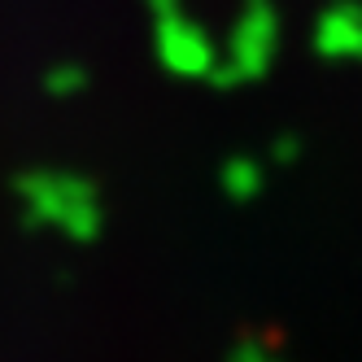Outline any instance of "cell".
I'll list each match as a JSON object with an SVG mask.
<instances>
[{
	"instance_id": "6da1fadb",
	"label": "cell",
	"mask_w": 362,
	"mask_h": 362,
	"mask_svg": "<svg viewBox=\"0 0 362 362\" xmlns=\"http://www.w3.org/2000/svg\"><path fill=\"white\" fill-rule=\"evenodd\" d=\"M162 35H170V40H188V35H192V27H184V22L175 18V9H166V27H162ZM179 48H188V53L197 57V66H201V70H210V53H205V44H201V40H197V44H166V48H162L166 62H175Z\"/></svg>"
}]
</instances>
